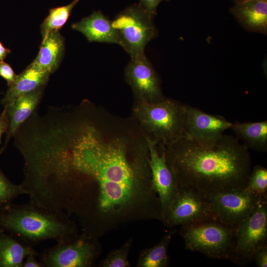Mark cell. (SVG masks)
<instances>
[{
	"mask_svg": "<svg viewBox=\"0 0 267 267\" xmlns=\"http://www.w3.org/2000/svg\"><path fill=\"white\" fill-rule=\"evenodd\" d=\"M267 245V201L237 226L232 262L241 266L253 260L258 250Z\"/></svg>",
	"mask_w": 267,
	"mask_h": 267,
	"instance_id": "10",
	"label": "cell"
},
{
	"mask_svg": "<svg viewBox=\"0 0 267 267\" xmlns=\"http://www.w3.org/2000/svg\"><path fill=\"white\" fill-rule=\"evenodd\" d=\"M11 235L2 232L0 239V267H23L24 259L30 254H38Z\"/></svg>",
	"mask_w": 267,
	"mask_h": 267,
	"instance_id": "19",
	"label": "cell"
},
{
	"mask_svg": "<svg viewBox=\"0 0 267 267\" xmlns=\"http://www.w3.org/2000/svg\"><path fill=\"white\" fill-rule=\"evenodd\" d=\"M171 0H140L138 3L150 15L154 17L157 14V8L162 1Z\"/></svg>",
	"mask_w": 267,
	"mask_h": 267,
	"instance_id": "27",
	"label": "cell"
},
{
	"mask_svg": "<svg viewBox=\"0 0 267 267\" xmlns=\"http://www.w3.org/2000/svg\"><path fill=\"white\" fill-rule=\"evenodd\" d=\"M236 227L217 220L182 225L179 234L185 248L213 259L233 260Z\"/></svg>",
	"mask_w": 267,
	"mask_h": 267,
	"instance_id": "5",
	"label": "cell"
},
{
	"mask_svg": "<svg viewBox=\"0 0 267 267\" xmlns=\"http://www.w3.org/2000/svg\"><path fill=\"white\" fill-rule=\"evenodd\" d=\"M230 129L248 148L265 152L267 149V121L232 123Z\"/></svg>",
	"mask_w": 267,
	"mask_h": 267,
	"instance_id": "20",
	"label": "cell"
},
{
	"mask_svg": "<svg viewBox=\"0 0 267 267\" xmlns=\"http://www.w3.org/2000/svg\"><path fill=\"white\" fill-rule=\"evenodd\" d=\"M64 51V39L59 31L50 32L43 38L33 62L51 74L58 68Z\"/></svg>",
	"mask_w": 267,
	"mask_h": 267,
	"instance_id": "18",
	"label": "cell"
},
{
	"mask_svg": "<svg viewBox=\"0 0 267 267\" xmlns=\"http://www.w3.org/2000/svg\"><path fill=\"white\" fill-rule=\"evenodd\" d=\"M232 123L220 115H212L185 105L184 135L195 139L215 138L230 128Z\"/></svg>",
	"mask_w": 267,
	"mask_h": 267,
	"instance_id": "13",
	"label": "cell"
},
{
	"mask_svg": "<svg viewBox=\"0 0 267 267\" xmlns=\"http://www.w3.org/2000/svg\"><path fill=\"white\" fill-rule=\"evenodd\" d=\"M176 231L172 230L165 234L155 246L142 250L137 266L139 267H166L169 265L168 247Z\"/></svg>",
	"mask_w": 267,
	"mask_h": 267,
	"instance_id": "21",
	"label": "cell"
},
{
	"mask_svg": "<svg viewBox=\"0 0 267 267\" xmlns=\"http://www.w3.org/2000/svg\"><path fill=\"white\" fill-rule=\"evenodd\" d=\"M0 228L33 247L44 241L58 243L78 235L76 225L66 213L31 199L23 204L11 203L0 209Z\"/></svg>",
	"mask_w": 267,
	"mask_h": 267,
	"instance_id": "3",
	"label": "cell"
},
{
	"mask_svg": "<svg viewBox=\"0 0 267 267\" xmlns=\"http://www.w3.org/2000/svg\"><path fill=\"white\" fill-rule=\"evenodd\" d=\"M9 127V119L7 112V107L4 108L0 115V144L1 143V137L3 134L7 133Z\"/></svg>",
	"mask_w": 267,
	"mask_h": 267,
	"instance_id": "29",
	"label": "cell"
},
{
	"mask_svg": "<svg viewBox=\"0 0 267 267\" xmlns=\"http://www.w3.org/2000/svg\"><path fill=\"white\" fill-rule=\"evenodd\" d=\"M229 11L246 30L267 35V0H245L234 3Z\"/></svg>",
	"mask_w": 267,
	"mask_h": 267,
	"instance_id": "15",
	"label": "cell"
},
{
	"mask_svg": "<svg viewBox=\"0 0 267 267\" xmlns=\"http://www.w3.org/2000/svg\"><path fill=\"white\" fill-rule=\"evenodd\" d=\"M185 105L171 99L135 101L133 114L143 134L165 146L184 135Z\"/></svg>",
	"mask_w": 267,
	"mask_h": 267,
	"instance_id": "4",
	"label": "cell"
},
{
	"mask_svg": "<svg viewBox=\"0 0 267 267\" xmlns=\"http://www.w3.org/2000/svg\"><path fill=\"white\" fill-rule=\"evenodd\" d=\"M71 28L82 33L89 42L121 44L119 35L112 21L100 11H95L80 21L72 24Z\"/></svg>",
	"mask_w": 267,
	"mask_h": 267,
	"instance_id": "14",
	"label": "cell"
},
{
	"mask_svg": "<svg viewBox=\"0 0 267 267\" xmlns=\"http://www.w3.org/2000/svg\"><path fill=\"white\" fill-rule=\"evenodd\" d=\"M132 241L126 242L119 249L111 252L99 264L102 267H128L130 263L128 255Z\"/></svg>",
	"mask_w": 267,
	"mask_h": 267,
	"instance_id": "25",
	"label": "cell"
},
{
	"mask_svg": "<svg viewBox=\"0 0 267 267\" xmlns=\"http://www.w3.org/2000/svg\"><path fill=\"white\" fill-rule=\"evenodd\" d=\"M163 147L178 187L208 194L247 186L251 156L236 137L222 134L200 139L183 135Z\"/></svg>",
	"mask_w": 267,
	"mask_h": 267,
	"instance_id": "2",
	"label": "cell"
},
{
	"mask_svg": "<svg viewBox=\"0 0 267 267\" xmlns=\"http://www.w3.org/2000/svg\"><path fill=\"white\" fill-rule=\"evenodd\" d=\"M217 220L237 227L252 215L264 201L245 189L206 194Z\"/></svg>",
	"mask_w": 267,
	"mask_h": 267,
	"instance_id": "9",
	"label": "cell"
},
{
	"mask_svg": "<svg viewBox=\"0 0 267 267\" xmlns=\"http://www.w3.org/2000/svg\"><path fill=\"white\" fill-rule=\"evenodd\" d=\"M255 263L258 267H267V245L257 251L254 256Z\"/></svg>",
	"mask_w": 267,
	"mask_h": 267,
	"instance_id": "28",
	"label": "cell"
},
{
	"mask_svg": "<svg viewBox=\"0 0 267 267\" xmlns=\"http://www.w3.org/2000/svg\"><path fill=\"white\" fill-rule=\"evenodd\" d=\"M17 76L10 64L0 60V76L6 81L8 87L15 82Z\"/></svg>",
	"mask_w": 267,
	"mask_h": 267,
	"instance_id": "26",
	"label": "cell"
},
{
	"mask_svg": "<svg viewBox=\"0 0 267 267\" xmlns=\"http://www.w3.org/2000/svg\"><path fill=\"white\" fill-rule=\"evenodd\" d=\"M38 254H32L26 257V260L24 261L23 267H44V265L36 257Z\"/></svg>",
	"mask_w": 267,
	"mask_h": 267,
	"instance_id": "30",
	"label": "cell"
},
{
	"mask_svg": "<svg viewBox=\"0 0 267 267\" xmlns=\"http://www.w3.org/2000/svg\"><path fill=\"white\" fill-rule=\"evenodd\" d=\"M232 0L234 2V3H236V2L242 1L245 0Z\"/></svg>",
	"mask_w": 267,
	"mask_h": 267,
	"instance_id": "32",
	"label": "cell"
},
{
	"mask_svg": "<svg viewBox=\"0 0 267 267\" xmlns=\"http://www.w3.org/2000/svg\"><path fill=\"white\" fill-rule=\"evenodd\" d=\"M145 136L130 141L125 136L106 138L85 115L63 135L53 152L54 173L59 181L89 197L96 186L93 220L126 214L143 202L161 207L151 185Z\"/></svg>",
	"mask_w": 267,
	"mask_h": 267,
	"instance_id": "1",
	"label": "cell"
},
{
	"mask_svg": "<svg viewBox=\"0 0 267 267\" xmlns=\"http://www.w3.org/2000/svg\"><path fill=\"white\" fill-rule=\"evenodd\" d=\"M11 53V50L4 47L3 44L0 42V60H3Z\"/></svg>",
	"mask_w": 267,
	"mask_h": 267,
	"instance_id": "31",
	"label": "cell"
},
{
	"mask_svg": "<svg viewBox=\"0 0 267 267\" xmlns=\"http://www.w3.org/2000/svg\"><path fill=\"white\" fill-rule=\"evenodd\" d=\"M44 89L39 88L21 95L5 105L9 119V127L4 145L5 148L20 126L34 113L41 99Z\"/></svg>",
	"mask_w": 267,
	"mask_h": 267,
	"instance_id": "17",
	"label": "cell"
},
{
	"mask_svg": "<svg viewBox=\"0 0 267 267\" xmlns=\"http://www.w3.org/2000/svg\"><path fill=\"white\" fill-rule=\"evenodd\" d=\"M4 149V146L0 149V156ZM24 194L21 185L11 182L0 169V209L11 203L19 195Z\"/></svg>",
	"mask_w": 267,
	"mask_h": 267,
	"instance_id": "24",
	"label": "cell"
},
{
	"mask_svg": "<svg viewBox=\"0 0 267 267\" xmlns=\"http://www.w3.org/2000/svg\"><path fill=\"white\" fill-rule=\"evenodd\" d=\"M3 232V230L0 228V235L2 232Z\"/></svg>",
	"mask_w": 267,
	"mask_h": 267,
	"instance_id": "33",
	"label": "cell"
},
{
	"mask_svg": "<svg viewBox=\"0 0 267 267\" xmlns=\"http://www.w3.org/2000/svg\"><path fill=\"white\" fill-rule=\"evenodd\" d=\"M209 220L217 219L206 194L195 189L178 187L162 222L173 227Z\"/></svg>",
	"mask_w": 267,
	"mask_h": 267,
	"instance_id": "8",
	"label": "cell"
},
{
	"mask_svg": "<svg viewBox=\"0 0 267 267\" xmlns=\"http://www.w3.org/2000/svg\"><path fill=\"white\" fill-rule=\"evenodd\" d=\"M125 77L135 101L154 103L165 98L158 75L146 56L131 59L125 68Z\"/></svg>",
	"mask_w": 267,
	"mask_h": 267,
	"instance_id": "12",
	"label": "cell"
},
{
	"mask_svg": "<svg viewBox=\"0 0 267 267\" xmlns=\"http://www.w3.org/2000/svg\"><path fill=\"white\" fill-rule=\"evenodd\" d=\"M98 250L95 237L84 233L44 249L37 257L44 267H90Z\"/></svg>",
	"mask_w": 267,
	"mask_h": 267,
	"instance_id": "7",
	"label": "cell"
},
{
	"mask_svg": "<svg viewBox=\"0 0 267 267\" xmlns=\"http://www.w3.org/2000/svg\"><path fill=\"white\" fill-rule=\"evenodd\" d=\"M145 138L149 151L148 162L151 172V187L157 194L160 200L163 220L178 187L175 177L167 162L163 146L159 145L148 136H145Z\"/></svg>",
	"mask_w": 267,
	"mask_h": 267,
	"instance_id": "11",
	"label": "cell"
},
{
	"mask_svg": "<svg viewBox=\"0 0 267 267\" xmlns=\"http://www.w3.org/2000/svg\"><path fill=\"white\" fill-rule=\"evenodd\" d=\"M248 191L258 196L262 200L267 201V169L255 166L251 170L247 186Z\"/></svg>",
	"mask_w": 267,
	"mask_h": 267,
	"instance_id": "23",
	"label": "cell"
},
{
	"mask_svg": "<svg viewBox=\"0 0 267 267\" xmlns=\"http://www.w3.org/2000/svg\"><path fill=\"white\" fill-rule=\"evenodd\" d=\"M153 18L139 4L128 7L112 21L121 46L135 59L145 56L147 44L157 35Z\"/></svg>",
	"mask_w": 267,
	"mask_h": 267,
	"instance_id": "6",
	"label": "cell"
},
{
	"mask_svg": "<svg viewBox=\"0 0 267 267\" xmlns=\"http://www.w3.org/2000/svg\"><path fill=\"white\" fill-rule=\"evenodd\" d=\"M50 74L33 62L17 76L15 82L9 87L1 103L8 105L21 95L44 88Z\"/></svg>",
	"mask_w": 267,
	"mask_h": 267,
	"instance_id": "16",
	"label": "cell"
},
{
	"mask_svg": "<svg viewBox=\"0 0 267 267\" xmlns=\"http://www.w3.org/2000/svg\"><path fill=\"white\" fill-rule=\"evenodd\" d=\"M80 0H74L66 5L52 8L41 26L43 38L48 33L57 32L61 29L68 20L71 11Z\"/></svg>",
	"mask_w": 267,
	"mask_h": 267,
	"instance_id": "22",
	"label": "cell"
}]
</instances>
